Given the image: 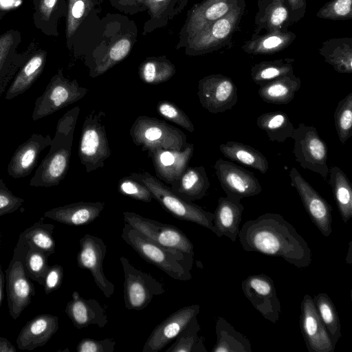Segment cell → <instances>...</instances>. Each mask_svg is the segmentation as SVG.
I'll return each mask as SVG.
<instances>
[{
  "mask_svg": "<svg viewBox=\"0 0 352 352\" xmlns=\"http://www.w3.org/2000/svg\"><path fill=\"white\" fill-rule=\"evenodd\" d=\"M296 38L293 32L278 30L264 34L252 36L241 48L245 53L253 55H270L289 47Z\"/></svg>",
  "mask_w": 352,
  "mask_h": 352,
  "instance_id": "4dcf8cb0",
  "label": "cell"
},
{
  "mask_svg": "<svg viewBox=\"0 0 352 352\" xmlns=\"http://www.w3.org/2000/svg\"><path fill=\"white\" fill-rule=\"evenodd\" d=\"M116 341L113 339L97 340L92 338H83L76 346L78 352H113Z\"/></svg>",
  "mask_w": 352,
  "mask_h": 352,
  "instance_id": "f5cc1de1",
  "label": "cell"
},
{
  "mask_svg": "<svg viewBox=\"0 0 352 352\" xmlns=\"http://www.w3.org/2000/svg\"><path fill=\"white\" fill-rule=\"evenodd\" d=\"M318 315L326 328L333 345L342 336L340 318L332 300L325 293H319L312 298Z\"/></svg>",
  "mask_w": 352,
  "mask_h": 352,
  "instance_id": "f35d334b",
  "label": "cell"
},
{
  "mask_svg": "<svg viewBox=\"0 0 352 352\" xmlns=\"http://www.w3.org/2000/svg\"><path fill=\"white\" fill-rule=\"evenodd\" d=\"M104 208L100 201H79L52 208L44 217L69 226H83L93 222Z\"/></svg>",
  "mask_w": 352,
  "mask_h": 352,
  "instance_id": "4316f807",
  "label": "cell"
},
{
  "mask_svg": "<svg viewBox=\"0 0 352 352\" xmlns=\"http://www.w3.org/2000/svg\"><path fill=\"white\" fill-rule=\"evenodd\" d=\"M291 16L292 24L302 19L306 12L307 3L305 0H287Z\"/></svg>",
  "mask_w": 352,
  "mask_h": 352,
  "instance_id": "11a10c76",
  "label": "cell"
},
{
  "mask_svg": "<svg viewBox=\"0 0 352 352\" xmlns=\"http://www.w3.org/2000/svg\"><path fill=\"white\" fill-rule=\"evenodd\" d=\"M217 342L212 352H252L249 339L222 317L216 322Z\"/></svg>",
  "mask_w": 352,
  "mask_h": 352,
  "instance_id": "d590c367",
  "label": "cell"
},
{
  "mask_svg": "<svg viewBox=\"0 0 352 352\" xmlns=\"http://www.w3.org/2000/svg\"><path fill=\"white\" fill-rule=\"evenodd\" d=\"M329 184L333 195L344 223H347L352 217V186L351 184L339 167L333 166L329 170Z\"/></svg>",
  "mask_w": 352,
  "mask_h": 352,
  "instance_id": "8d00e7d4",
  "label": "cell"
},
{
  "mask_svg": "<svg viewBox=\"0 0 352 352\" xmlns=\"http://www.w3.org/2000/svg\"><path fill=\"white\" fill-rule=\"evenodd\" d=\"M247 252L278 256L302 269L311 262V250L294 227L277 213H265L244 223L239 236Z\"/></svg>",
  "mask_w": 352,
  "mask_h": 352,
  "instance_id": "6da1fadb",
  "label": "cell"
},
{
  "mask_svg": "<svg viewBox=\"0 0 352 352\" xmlns=\"http://www.w3.org/2000/svg\"><path fill=\"white\" fill-rule=\"evenodd\" d=\"M258 10L254 18L252 36L278 30H288L292 25L287 0H257Z\"/></svg>",
  "mask_w": 352,
  "mask_h": 352,
  "instance_id": "d4e9b609",
  "label": "cell"
},
{
  "mask_svg": "<svg viewBox=\"0 0 352 352\" xmlns=\"http://www.w3.org/2000/svg\"><path fill=\"white\" fill-rule=\"evenodd\" d=\"M140 78L146 84L158 85L171 78L175 74L174 65L162 58H148L139 67Z\"/></svg>",
  "mask_w": 352,
  "mask_h": 352,
  "instance_id": "7bdbcfd3",
  "label": "cell"
},
{
  "mask_svg": "<svg viewBox=\"0 0 352 352\" xmlns=\"http://www.w3.org/2000/svg\"><path fill=\"white\" fill-rule=\"evenodd\" d=\"M29 245L20 234L12 258L6 270V287L9 314L16 320L35 296L34 285L23 267L24 256Z\"/></svg>",
  "mask_w": 352,
  "mask_h": 352,
  "instance_id": "52a82bcc",
  "label": "cell"
},
{
  "mask_svg": "<svg viewBox=\"0 0 352 352\" xmlns=\"http://www.w3.org/2000/svg\"><path fill=\"white\" fill-rule=\"evenodd\" d=\"M326 63L340 74H352V38H329L318 49Z\"/></svg>",
  "mask_w": 352,
  "mask_h": 352,
  "instance_id": "1f68e13d",
  "label": "cell"
},
{
  "mask_svg": "<svg viewBox=\"0 0 352 352\" xmlns=\"http://www.w3.org/2000/svg\"><path fill=\"white\" fill-rule=\"evenodd\" d=\"M118 189L122 195L135 200L148 203L153 199L149 189L130 175L120 180Z\"/></svg>",
  "mask_w": 352,
  "mask_h": 352,
  "instance_id": "f907efd6",
  "label": "cell"
},
{
  "mask_svg": "<svg viewBox=\"0 0 352 352\" xmlns=\"http://www.w3.org/2000/svg\"><path fill=\"white\" fill-rule=\"evenodd\" d=\"M130 176L146 186L153 199L175 218L197 223L216 233L213 223L214 213L205 210L192 201L183 199L160 179L146 171L131 173Z\"/></svg>",
  "mask_w": 352,
  "mask_h": 352,
  "instance_id": "3957f363",
  "label": "cell"
},
{
  "mask_svg": "<svg viewBox=\"0 0 352 352\" xmlns=\"http://www.w3.org/2000/svg\"><path fill=\"white\" fill-rule=\"evenodd\" d=\"M24 201L23 198L14 195L0 178V216L16 211Z\"/></svg>",
  "mask_w": 352,
  "mask_h": 352,
  "instance_id": "816d5d0a",
  "label": "cell"
},
{
  "mask_svg": "<svg viewBox=\"0 0 352 352\" xmlns=\"http://www.w3.org/2000/svg\"><path fill=\"white\" fill-rule=\"evenodd\" d=\"M243 1L227 14L207 25L188 40V52L190 55H201L229 45L243 16Z\"/></svg>",
  "mask_w": 352,
  "mask_h": 352,
  "instance_id": "9c48e42d",
  "label": "cell"
},
{
  "mask_svg": "<svg viewBox=\"0 0 352 352\" xmlns=\"http://www.w3.org/2000/svg\"><path fill=\"white\" fill-rule=\"evenodd\" d=\"M123 217L124 223H129L149 239L181 257L192 268L194 247L180 229L133 212H124Z\"/></svg>",
  "mask_w": 352,
  "mask_h": 352,
  "instance_id": "5b68a950",
  "label": "cell"
},
{
  "mask_svg": "<svg viewBox=\"0 0 352 352\" xmlns=\"http://www.w3.org/2000/svg\"><path fill=\"white\" fill-rule=\"evenodd\" d=\"M316 16L334 21L351 19L352 0H331L318 10Z\"/></svg>",
  "mask_w": 352,
  "mask_h": 352,
  "instance_id": "c3c4849f",
  "label": "cell"
},
{
  "mask_svg": "<svg viewBox=\"0 0 352 352\" xmlns=\"http://www.w3.org/2000/svg\"><path fill=\"white\" fill-rule=\"evenodd\" d=\"M63 279V267L58 264L50 266L43 285L45 294H49L59 289L62 285Z\"/></svg>",
  "mask_w": 352,
  "mask_h": 352,
  "instance_id": "db71d44e",
  "label": "cell"
},
{
  "mask_svg": "<svg viewBox=\"0 0 352 352\" xmlns=\"http://www.w3.org/2000/svg\"><path fill=\"white\" fill-rule=\"evenodd\" d=\"M91 7L90 0H68L66 21L67 42L78 29Z\"/></svg>",
  "mask_w": 352,
  "mask_h": 352,
  "instance_id": "7dc6e473",
  "label": "cell"
},
{
  "mask_svg": "<svg viewBox=\"0 0 352 352\" xmlns=\"http://www.w3.org/2000/svg\"><path fill=\"white\" fill-rule=\"evenodd\" d=\"M200 311L199 305L184 307L171 314L153 330L145 342L142 352H159L176 338L190 320Z\"/></svg>",
  "mask_w": 352,
  "mask_h": 352,
  "instance_id": "ac0fdd59",
  "label": "cell"
},
{
  "mask_svg": "<svg viewBox=\"0 0 352 352\" xmlns=\"http://www.w3.org/2000/svg\"><path fill=\"white\" fill-rule=\"evenodd\" d=\"M4 283H5V275L3 272L2 267L0 265V308L1 307L2 300H3Z\"/></svg>",
  "mask_w": 352,
  "mask_h": 352,
  "instance_id": "680465c9",
  "label": "cell"
},
{
  "mask_svg": "<svg viewBox=\"0 0 352 352\" xmlns=\"http://www.w3.org/2000/svg\"><path fill=\"white\" fill-rule=\"evenodd\" d=\"M200 326L197 316L192 318L175 339V342L166 352H207L205 338L198 333Z\"/></svg>",
  "mask_w": 352,
  "mask_h": 352,
  "instance_id": "60d3db41",
  "label": "cell"
},
{
  "mask_svg": "<svg viewBox=\"0 0 352 352\" xmlns=\"http://www.w3.org/2000/svg\"><path fill=\"white\" fill-rule=\"evenodd\" d=\"M294 58L265 60L253 65L250 69L252 80L263 85L277 78L294 73Z\"/></svg>",
  "mask_w": 352,
  "mask_h": 352,
  "instance_id": "ab89813d",
  "label": "cell"
},
{
  "mask_svg": "<svg viewBox=\"0 0 352 352\" xmlns=\"http://www.w3.org/2000/svg\"><path fill=\"white\" fill-rule=\"evenodd\" d=\"M1 233L0 232V252H1Z\"/></svg>",
  "mask_w": 352,
  "mask_h": 352,
  "instance_id": "be15d7a7",
  "label": "cell"
},
{
  "mask_svg": "<svg viewBox=\"0 0 352 352\" xmlns=\"http://www.w3.org/2000/svg\"><path fill=\"white\" fill-rule=\"evenodd\" d=\"M80 250L77 254L78 266L88 270L96 286L106 298H110L114 293L115 286L106 277L103 271V261L107 247L102 239L89 234H85L80 239Z\"/></svg>",
  "mask_w": 352,
  "mask_h": 352,
  "instance_id": "e0dca14e",
  "label": "cell"
},
{
  "mask_svg": "<svg viewBox=\"0 0 352 352\" xmlns=\"http://www.w3.org/2000/svg\"><path fill=\"white\" fill-rule=\"evenodd\" d=\"M16 349L6 338L0 336V352H16Z\"/></svg>",
  "mask_w": 352,
  "mask_h": 352,
  "instance_id": "6f0895ef",
  "label": "cell"
},
{
  "mask_svg": "<svg viewBox=\"0 0 352 352\" xmlns=\"http://www.w3.org/2000/svg\"><path fill=\"white\" fill-rule=\"evenodd\" d=\"M256 124L266 132L271 142L279 143L291 138L294 130L287 114L281 111L262 113L257 118Z\"/></svg>",
  "mask_w": 352,
  "mask_h": 352,
  "instance_id": "74e56055",
  "label": "cell"
},
{
  "mask_svg": "<svg viewBox=\"0 0 352 352\" xmlns=\"http://www.w3.org/2000/svg\"><path fill=\"white\" fill-rule=\"evenodd\" d=\"M105 116L103 111H92L82 124L78 154L87 173L103 167L111 153L103 122Z\"/></svg>",
  "mask_w": 352,
  "mask_h": 352,
  "instance_id": "ba28073f",
  "label": "cell"
},
{
  "mask_svg": "<svg viewBox=\"0 0 352 352\" xmlns=\"http://www.w3.org/2000/svg\"><path fill=\"white\" fill-rule=\"evenodd\" d=\"M65 311L74 326L80 329L89 325L104 327L108 322L105 310L95 299H85L74 291Z\"/></svg>",
  "mask_w": 352,
  "mask_h": 352,
  "instance_id": "484cf974",
  "label": "cell"
},
{
  "mask_svg": "<svg viewBox=\"0 0 352 352\" xmlns=\"http://www.w3.org/2000/svg\"><path fill=\"white\" fill-rule=\"evenodd\" d=\"M87 92L88 89L81 87L76 79L66 78L63 69H59L36 100L32 118L36 121L52 115L82 99Z\"/></svg>",
  "mask_w": 352,
  "mask_h": 352,
  "instance_id": "30bf717a",
  "label": "cell"
},
{
  "mask_svg": "<svg viewBox=\"0 0 352 352\" xmlns=\"http://www.w3.org/2000/svg\"><path fill=\"white\" fill-rule=\"evenodd\" d=\"M6 14V11L0 9V21L3 19Z\"/></svg>",
  "mask_w": 352,
  "mask_h": 352,
  "instance_id": "94428289",
  "label": "cell"
},
{
  "mask_svg": "<svg viewBox=\"0 0 352 352\" xmlns=\"http://www.w3.org/2000/svg\"><path fill=\"white\" fill-rule=\"evenodd\" d=\"M245 0H204L194 6L188 16L186 34L188 40L209 24L227 14Z\"/></svg>",
  "mask_w": 352,
  "mask_h": 352,
  "instance_id": "cb8c5ba5",
  "label": "cell"
},
{
  "mask_svg": "<svg viewBox=\"0 0 352 352\" xmlns=\"http://www.w3.org/2000/svg\"><path fill=\"white\" fill-rule=\"evenodd\" d=\"M166 1L167 0H146V4L153 13H157Z\"/></svg>",
  "mask_w": 352,
  "mask_h": 352,
  "instance_id": "9f6ffc18",
  "label": "cell"
},
{
  "mask_svg": "<svg viewBox=\"0 0 352 352\" xmlns=\"http://www.w3.org/2000/svg\"><path fill=\"white\" fill-rule=\"evenodd\" d=\"M124 272V300L129 310L146 308L155 296L165 292L162 284L151 274L133 267L125 256H120Z\"/></svg>",
  "mask_w": 352,
  "mask_h": 352,
  "instance_id": "7c38bea8",
  "label": "cell"
},
{
  "mask_svg": "<svg viewBox=\"0 0 352 352\" xmlns=\"http://www.w3.org/2000/svg\"><path fill=\"white\" fill-rule=\"evenodd\" d=\"M291 138L294 141L293 153L296 161L302 168L318 173L326 179L329 170L327 165L328 149L316 129L300 123L294 128Z\"/></svg>",
  "mask_w": 352,
  "mask_h": 352,
  "instance_id": "8fae6325",
  "label": "cell"
},
{
  "mask_svg": "<svg viewBox=\"0 0 352 352\" xmlns=\"http://www.w3.org/2000/svg\"><path fill=\"white\" fill-rule=\"evenodd\" d=\"M133 142L144 151L157 148L182 150L187 137L180 129L164 120L146 116H138L129 129Z\"/></svg>",
  "mask_w": 352,
  "mask_h": 352,
  "instance_id": "8992f818",
  "label": "cell"
},
{
  "mask_svg": "<svg viewBox=\"0 0 352 352\" xmlns=\"http://www.w3.org/2000/svg\"><path fill=\"white\" fill-rule=\"evenodd\" d=\"M80 108L67 111L57 122L50 151L42 160L30 182L33 187L57 186L65 177L69 169L75 126Z\"/></svg>",
  "mask_w": 352,
  "mask_h": 352,
  "instance_id": "7a4b0ae2",
  "label": "cell"
},
{
  "mask_svg": "<svg viewBox=\"0 0 352 352\" xmlns=\"http://www.w3.org/2000/svg\"><path fill=\"white\" fill-rule=\"evenodd\" d=\"M210 186L204 166H188L170 189L183 199L193 202L205 197Z\"/></svg>",
  "mask_w": 352,
  "mask_h": 352,
  "instance_id": "f546056e",
  "label": "cell"
},
{
  "mask_svg": "<svg viewBox=\"0 0 352 352\" xmlns=\"http://www.w3.org/2000/svg\"><path fill=\"white\" fill-rule=\"evenodd\" d=\"M289 176L291 185L296 188L298 193L311 221L324 236H329L332 232L331 206L300 175L296 168H292Z\"/></svg>",
  "mask_w": 352,
  "mask_h": 352,
  "instance_id": "5bb4252c",
  "label": "cell"
},
{
  "mask_svg": "<svg viewBox=\"0 0 352 352\" xmlns=\"http://www.w3.org/2000/svg\"><path fill=\"white\" fill-rule=\"evenodd\" d=\"M21 39V33L14 30L0 35V96L34 50L32 44L26 51L19 52L17 48Z\"/></svg>",
  "mask_w": 352,
  "mask_h": 352,
  "instance_id": "ffe728a7",
  "label": "cell"
},
{
  "mask_svg": "<svg viewBox=\"0 0 352 352\" xmlns=\"http://www.w3.org/2000/svg\"><path fill=\"white\" fill-rule=\"evenodd\" d=\"M193 151L194 145L188 143L182 150L157 148L148 154L157 178L171 185L188 167Z\"/></svg>",
  "mask_w": 352,
  "mask_h": 352,
  "instance_id": "44dd1931",
  "label": "cell"
},
{
  "mask_svg": "<svg viewBox=\"0 0 352 352\" xmlns=\"http://www.w3.org/2000/svg\"><path fill=\"white\" fill-rule=\"evenodd\" d=\"M46 59L45 50H34L11 81L6 91V99L12 100L28 91L43 72Z\"/></svg>",
  "mask_w": 352,
  "mask_h": 352,
  "instance_id": "f1b7e54d",
  "label": "cell"
},
{
  "mask_svg": "<svg viewBox=\"0 0 352 352\" xmlns=\"http://www.w3.org/2000/svg\"><path fill=\"white\" fill-rule=\"evenodd\" d=\"M201 106L211 113L231 109L237 102V87L232 79L221 74H210L198 82Z\"/></svg>",
  "mask_w": 352,
  "mask_h": 352,
  "instance_id": "4fadbf2b",
  "label": "cell"
},
{
  "mask_svg": "<svg viewBox=\"0 0 352 352\" xmlns=\"http://www.w3.org/2000/svg\"><path fill=\"white\" fill-rule=\"evenodd\" d=\"M121 1L126 2V3H134V2H140L142 0H121Z\"/></svg>",
  "mask_w": 352,
  "mask_h": 352,
  "instance_id": "6125c7cd",
  "label": "cell"
},
{
  "mask_svg": "<svg viewBox=\"0 0 352 352\" xmlns=\"http://www.w3.org/2000/svg\"><path fill=\"white\" fill-rule=\"evenodd\" d=\"M214 168L222 189L229 197L241 200L262 191L254 174L242 166L220 158Z\"/></svg>",
  "mask_w": 352,
  "mask_h": 352,
  "instance_id": "9a60e30c",
  "label": "cell"
},
{
  "mask_svg": "<svg viewBox=\"0 0 352 352\" xmlns=\"http://www.w3.org/2000/svg\"><path fill=\"white\" fill-rule=\"evenodd\" d=\"M334 122L339 140L344 144L352 135V92L338 102Z\"/></svg>",
  "mask_w": 352,
  "mask_h": 352,
  "instance_id": "ee69618b",
  "label": "cell"
},
{
  "mask_svg": "<svg viewBox=\"0 0 352 352\" xmlns=\"http://www.w3.org/2000/svg\"><path fill=\"white\" fill-rule=\"evenodd\" d=\"M300 86V78L291 73L261 85L258 94L267 103L286 104L292 102Z\"/></svg>",
  "mask_w": 352,
  "mask_h": 352,
  "instance_id": "d6a6232c",
  "label": "cell"
},
{
  "mask_svg": "<svg viewBox=\"0 0 352 352\" xmlns=\"http://www.w3.org/2000/svg\"><path fill=\"white\" fill-rule=\"evenodd\" d=\"M121 237L142 258L172 278L181 281L191 279V269L181 257L149 239L127 223H124Z\"/></svg>",
  "mask_w": 352,
  "mask_h": 352,
  "instance_id": "277c9868",
  "label": "cell"
},
{
  "mask_svg": "<svg viewBox=\"0 0 352 352\" xmlns=\"http://www.w3.org/2000/svg\"><path fill=\"white\" fill-rule=\"evenodd\" d=\"M58 318L50 314H41L29 320L21 329L16 343L19 349L32 351L44 346L56 333Z\"/></svg>",
  "mask_w": 352,
  "mask_h": 352,
  "instance_id": "603a6c76",
  "label": "cell"
},
{
  "mask_svg": "<svg viewBox=\"0 0 352 352\" xmlns=\"http://www.w3.org/2000/svg\"><path fill=\"white\" fill-rule=\"evenodd\" d=\"M243 210L241 200L228 196L219 197L213 219L215 234L218 237L225 236L235 242L239 236Z\"/></svg>",
  "mask_w": 352,
  "mask_h": 352,
  "instance_id": "83f0119b",
  "label": "cell"
},
{
  "mask_svg": "<svg viewBox=\"0 0 352 352\" xmlns=\"http://www.w3.org/2000/svg\"><path fill=\"white\" fill-rule=\"evenodd\" d=\"M300 327L309 352H333L329 335L321 322L312 297L307 294L300 305Z\"/></svg>",
  "mask_w": 352,
  "mask_h": 352,
  "instance_id": "d6986e66",
  "label": "cell"
},
{
  "mask_svg": "<svg viewBox=\"0 0 352 352\" xmlns=\"http://www.w3.org/2000/svg\"><path fill=\"white\" fill-rule=\"evenodd\" d=\"M158 113L167 120H169L189 132H194V124L186 114L174 102L168 100H161L157 104Z\"/></svg>",
  "mask_w": 352,
  "mask_h": 352,
  "instance_id": "681fc988",
  "label": "cell"
},
{
  "mask_svg": "<svg viewBox=\"0 0 352 352\" xmlns=\"http://www.w3.org/2000/svg\"><path fill=\"white\" fill-rule=\"evenodd\" d=\"M33 23L36 28L47 36H57L58 19L66 9L65 0H32Z\"/></svg>",
  "mask_w": 352,
  "mask_h": 352,
  "instance_id": "836d02e7",
  "label": "cell"
},
{
  "mask_svg": "<svg viewBox=\"0 0 352 352\" xmlns=\"http://www.w3.org/2000/svg\"><path fill=\"white\" fill-rule=\"evenodd\" d=\"M48 258L42 251L29 247L23 258V267L26 275L42 286L50 267Z\"/></svg>",
  "mask_w": 352,
  "mask_h": 352,
  "instance_id": "f6af8a7d",
  "label": "cell"
},
{
  "mask_svg": "<svg viewBox=\"0 0 352 352\" xmlns=\"http://www.w3.org/2000/svg\"><path fill=\"white\" fill-rule=\"evenodd\" d=\"M131 42L127 38H122L117 41L109 50L108 52L97 62L90 76L96 77L104 74L120 60H123L129 53Z\"/></svg>",
  "mask_w": 352,
  "mask_h": 352,
  "instance_id": "bcb514c9",
  "label": "cell"
},
{
  "mask_svg": "<svg viewBox=\"0 0 352 352\" xmlns=\"http://www.w3.org/2000/svg\"><path fill=\"white\" fill-rule=\"evenodd\" d=\"M54 224L36 222L25 229L21 234L26 240L30 248H36L50 256L55 252V240L53 232Z\"/></svg>",
  "mask_w": 352,
  "mask_h": 352,
  "instance_id": "b9f144b4",
  "label": "cell"
},
{
  "mask_svg": "<svg viewBox=\"0 0 352 352\" xmlns=\"http://www.w3.org/2000/svg\"><path fill=\"white\" fill-rule=\"evenodd\" d=\"M241 288L254 307L265 319L276 324L281 306L273 280L263 274L251 275L242 282Z\"/></svg>",
  "mask_w": 352,
  "mask_h": 352,
  "instance_id": "2e32d148",
  "label": "cell"
},
{
  "mask_svg": "<svg viewBox=\"0 0 352 352\" xmlns=\"http://www.w3.org/2000/svg\"><path fill=\"white\" fill-rule=\"evenodd\" d=\"M351 241L349 243V248L348 250V254L346 256V261L348 262V260L349 259L350 263H351Z\"/></svg>",
  "mask_w": 352,
  "mask_h": 352,
  "instance_id": "91938a15",
  "label": "cell"
},
{
  "mask_svg": "<svg viewBox=\"0 0 352 352\" xmlns=\"http://www.w3.org/2000/svg\"><path fill=\"white\" fill-rule=\"evenodd\" d=\"M50 135L33 133L16 149L8 166V175L19 179L29 175L37 164L41 153L50 144Z\"/></svg>",
  "mask_w": 352,
  "mask_h": 352,
  "instance_id": "7402d4cb",
  "label": "cell"
},
{
  "mask_svg": "<svg viewBox=\"0 0 352 352\" xmlns=\"http://www.w3.org/2000/svg\"><path fill=\"white\" fill-rule=\"evenodd\" d=\"M220 151L232 162L251 167L262 174L267 173L269 162L267 158L257 149L243 143L228 141L219 145Z\"/></svg>",
  "mask_w": 352,
  "mask_h": 352,
  "instance_id": "e575fe53",
  "label": "cell"
}]
</instances>
